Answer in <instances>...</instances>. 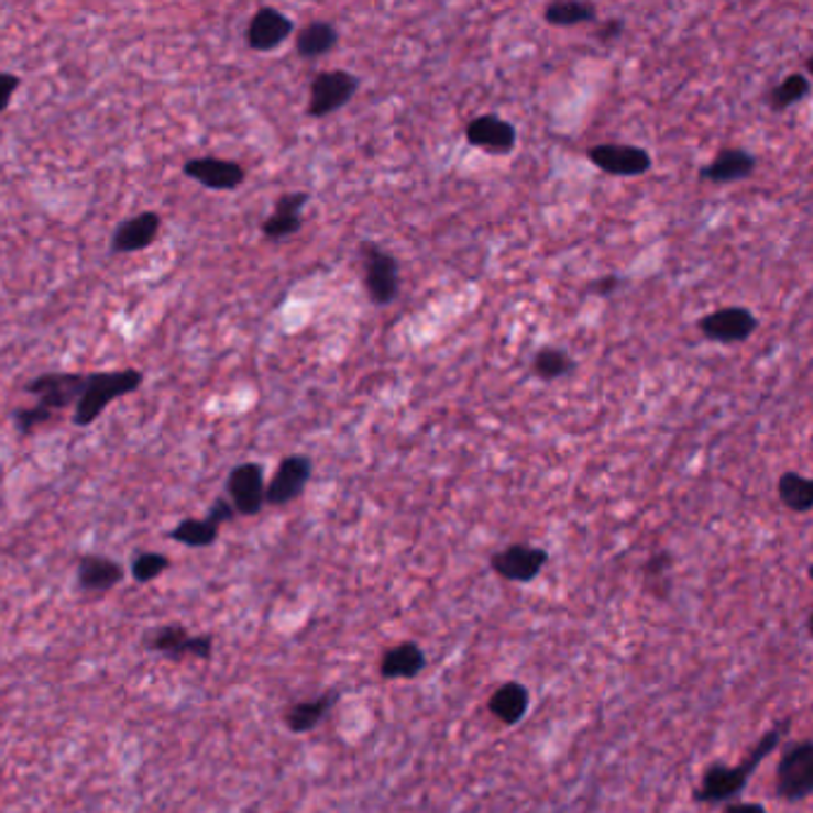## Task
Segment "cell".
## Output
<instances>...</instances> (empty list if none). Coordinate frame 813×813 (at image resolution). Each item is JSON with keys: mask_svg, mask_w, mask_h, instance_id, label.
<instances>
[{"mask_svg": "<svg viewBox=\"0 0 813 813\" xmlns=\"http://www.w3.org/2000/svg\"><path fill=\"white\" fill-rule=\"evenodd\" d=\"M167 537L179 541V545H184V547L206 549V547H212L218 541L220 527L212 525L206 518H201V520H198V518H187V520H182Z\"/></svg>", "mask_w": 813, "mask_h": 813, "instance_id": "cell-26", "label": "cell"}, {"mask_svg": "<svg viewBox=\"0 0 813 813\" xmlns=\"http://www.w3.org/2000/svg\"><path fill=\"white\" fill-rule=\"evenodd\" d=\"M22 87V79L15 73H0V112H6L12 103V96Z\"/></svg>", "mask_w": 813, "mask_h": 813, "instance_id": "cell-31", "label": "cell"}, {"mask_svg": "<svg viewBox=\"0 0 813 813\" xmlns=\"http://www.w3.org/2000/svg\"><path fill=\"white\" fill-rule=\"evenodd\" d=\"M182 173L210 191H234L246 182V169L234 161L201 155L184 163Z\"/></svg>", "mask_w": 813, "mask_h": 813, "instance_id": "cell-13", "label": "cell"}, {"mask_svg": "<svg viewBox=\"0 0 813 813\" xmlns=\"http://www.w3.org/2000/svg\"><path fill=\"white\" fill-rule=\"evenodd\" d=\"M776 792L784 802H804L813 792V745L811 739L794 741L782 751L778 763Z\"/></svg>", "mask_w": 813, "mask_h": 813, "instance_id": "cell-4", "label": "cell"}, {"mask_svg": "<svg viewBox=\"0 0 813 813\" xmlns=\"http://www.w3.org/2000/svg\"><path fill=\"white\" fill-rule=\"evenodd\" d=\"M144 647L149 651H158L173 661H182L184 656H194V659L206 661L212 656L216 641H212V635H189L187 627L182 625H161L146 633Z\"/></svg>", "mask_w": 813, "mask_h": 813, "instance_id": "cell-6", "label": "cell"}, {"mask_svg": "<svg viewBox=\"0 0 813 813\" xmlns=\"http://www.w3.org/2000/svg\"><path fill=\"white\" fill-rule=\"evenodd\" d=\"M294 34V22L277 8L255 10L246 26V46L255 53L277 51Z\"/></svg>", "mask_w": 813, "mask_h": 813, "instance_id": "cell-14", "label": "cell"}, {"mask_svg": "<svg viewBox=\"0 0 813 813\" xmlns=\"http://www.w3.org/2000/svg\"><path fill=\"white\" fill-rule=\"evenodd\" d=\"M573 370H575V361L570 359V353L563 349H556V347L539 349L532 359V373L545 382L561 380L573 373Z\"/></svg>", "mask_w": 813, "mask_h": 813, "instance_id": "cell-27", "label": "cell"}, {"mask_svg": "<svg viewBox=\"0 0 813 813\" xmlns=\"http://www.w3.org/2000/svg\"><path fill=\"white\" fill-rule=\"evenodd\" d=\"M361 263L367 298L375 306H389L398 296V289H402V267H398V261L377 244H363Z\"/></svg>", "mask_w": 813, "mask_h": 813, "instance_id": "cell-3", "label": "cell"}, {"mask_svg": "<svg viewBox=\"0 0 813 813\" xmlns=\"http://www.w3.org/2000/svg\"><path fill=\"white\" fill-rule=\"evenodd\" d=\"M161 216L153 210H144L139 216L118 224V230L110 237L112 253H136L149 249L161 232Z\"/></svg>", "mask_w": 813, "mask_h": 813, "instance_id": "cell-16", "label": "cell"}, {"mask_svg": "<svg viewBox=\"0 0 813 813\" xmlns=\"http://www.w3.org/2000/svg\"><path fill=\"white\" fill-rule=\"evenodd\" d=\"M141 384H144V373L134 367L87 375V384H84V392L75 406L73 422L77 427H89L103 416L112 402H118V398L127 394H134Z\"/></svg>", "mask_w": 813, "mask_h": 813, "instance_id": "cell-2", "label": "cell"}, {"mask_svg": "<svg viewBox=\"0 0 813 813\" xmlns=\"http://www.w3.org/2000/svg\"><path fill=\"white\" fill-rule=\"evenodd\" d=\"M87 384V375L79 373H46L24 384V394L36 398L41 408L51 410L53 416L58 410L77 406L79 396Z\"/></svg>", "mask_w": 813, "mask_h": 813, "instance_id": "cell-7", "label": "cell"}, {"mask_svg": "<svg viewBox=\"0 0 813 813\" xmlns=\"http://www.w3.org/2000/svg\"><path fill=\"white\" fill-rule=\"evenodd\" d=\"M587 158L613 177H639L651 169V155L630 144H598L587 151Z\"/></svg>", "mask_w": 813, "mask_h": 813, "instance_id": "cell-12", "label": "cell"}, {"mask_svg": "<svg viewBox=\"0 0 813 813\" xmlns=\"http://www.w3.org/2000/svg\"><path fill=\"white\" fill-rule=\"evenodd\" d=\"M234 516H237V510H234V506H232L230 502H227V498H224V496H220V498H218V502L210 506V510H208V516H206V520H210L212 525H218V527H222L224 523H230V520H234Z\"/></svg>", "mask_w": 813, "mask_h": 813, "instance_id": "cell-32", "label": "cell"}, {"mask_svg": "<svg viewBox=\"0 0 813 813\" xmlns=\"http://www.w3.org/2000/svg\"><path fill=\"white\" fill-rule=\"evenodd\" d=\"M227 502L239 516H259L265 506V473L259 463H241L227 477Z\"/></svg>", "mask_w": 813, "mask_h": 813, "instance_id": "cell-8", "label": "cell"}, {"mask_svg": "<svg viewBox=\"0 0 813 813\" xmlns=\"http://www.w3.org/2000/svg\"><path fill=\"white\" fill-rule=\"evenodd\" d=\"M169 565H173V563H169V559H167L165 553L144 551V553L134 556V561H132V578L136 582H144L146 584V582L158 580L163 573H167Z\"/></svg>", "mask_w": 813, "mask_h": 813, "instance_id": "cell-29", "label": "cell"}, {"mask_svg": "<svg viewBox=\"0 0 813 813\" xmlns=\"http://www.w3.org/2000/svg\"><path fill=\"white\" fill-rule=\"evenodd\" d=\"M670 565H673V559H670V553L659 551V553H653L651 559L645 563V573L649 578H661Z\"/></svg>", "mask_w": 813, "mask_h": 813, "instance_id": "cell-34", "label": "cell"}, {"mask_svg": "<svg viewBox=\"0 0 813 813\" xmlns=\"http://www.w3.org/2000/svg\"><path fill=\"white\" fill-rule=\"evenodd\" d=\"M547 563H549L547 549L530 545H510L502 551H496L490 559L494 573L508 582H532L535 578H539Z\"/></svg>", "mask_w": 813, "mask_h": 813, "instance_id": "cell-11", "label": "cell"}, {"mask_svg": "<svg viewBox=\"0 0 813 813\" xmlns=\"http://www.w3.org/2000/svg\"><path fill=\"white\" fill-rule=\"evenodd\" d=\"M337 44H339L337 26L332 22H325V20H316V22L306 24L304 30L298 32L296 39H294L296 53L306 61L322 58V55L332 53Z\"/></svg>", "mask_w": 813, "mask_h": 813, "instance_id": "cell-23", "label": "cell"}, {"mask_svg": "<svg viewBox=\"0 0 813 813\" xmlns=\"http://www.w3.org/2000/svg\"><path fill=\"white\" fill-rule=\"evenodd\" d=\"M427 666V656L416 641H402L384 651L380 661V675L387 680H413L418 678Z\"/></svg>", "mask_w": 813, "mask_h": 813, "instance_id": "cell-21", "label": "cell"}, {"mask_svg": "<svg viewBox=\"0 0 813 813\" xmlns=\"http://www.w3.org/2000/svg\"><path fill=\"white\" fill-rule=\"evenodd\" d=\"M51 418H53V413L46 410V408H41L39 404L24 406V408H18L15 413H12V420H15L18 432H22V435H32L36 427L48 422Z\"/></svg>", "mask_w": 813, "mask_h": 813, "instance_id": "cell-30", "label": "cell"}, {"mask_svg": "<svg viewBox=\"0 0 813 813\" xmlns=\"http://www.w3.org/2000/svg\"><path fill=\"white\" fill-rule=\"evenodd\" d=\"M780 502L794 513H809L813 508V484L799 473H782L778 480Z\"/></svg>", "mask_w": 813, "mask_h": 813, "instance_id": "cell-24", "label": "cell"}, {"mask_svg": "<svg viewBox=\"0 0 813 813\" xmlns=\"http://www.w3.org/2000/svg\"><path fill=\"white\" fill-rule=\"evenodd\" d=\"M618 289H620V277L618 275H606V277H598V279L590 282L587 289H584V292L592 294V296H611V294H616Z\"/></svg>", "mask_w": 813, "mask_h": 813, "instance_id": "cell-33", "label": "cell"}, {"mask_svg": "<svg viewBox=\"0 0 813 813\" xmlns=\"http://www.w3.org/2000/svg\"><path fill=\"white\" fill-rule=\"evenodd\" d=\"M359 89H361L359 77L347 73V69H325V73H318L310 81L308 116L310 118L332 116V112L349 106Z\"/></svg>", "mask_w": 813, "mask_h": 813, "instance_id": "cell-5", "label": "cell"}, {"mask_svg": "<svg viewBox=\"0 0 813 813\" xmlns=\"http://www.w3.org/2000/svg\"><path fill=\"white\" fill-rule=\"evenodd\" d=\"M465 141L470 146L490 151L494 155H506L518 144L516 127L498 116H480L465 127Z\"/></svg>", "mask_w": 813, "mask_h": 813, "instance_id": "cell-15", "label": "cell"}, {"mask_svg": "<svg viewBox=\"0 0 813 813\" xmlns=\"http://www.w3.org/2000/svg\"><path fill=\"white\" fill-rule=\"evenodd\" d=\"M623 30H625V22L620 18H611L608 22H604L602 26H598L596 39L602 41V44H611L613 39H618L623 34Z\"/></svg>", "mask_w": 813, "mask_h": 813, "instance_id": "cell-35", "label": "cell"}, {"mask_svg": "<svg viewBox=\"0 0 813 813\" xmlns=\"http://www.w3.org/2000/svg\"><path fill=\"white\" fill-rule=\"evenodd\" d=\"M308 201H310V196L306 191L282 194L275 201L273 216L265 218L261 224L263 237L270 241H282L287 237H294L304 227L301 210Z\"/></svg>", "mask_w": 813, "mask_h": 813, "instance_id": "cell-17", "label": "cell"}, {"mask_svg": "<svg viewBox=\"0 0 813 813\" xmlns=\"http://www.w3.org/2000/svg\"><path fill=\"white\" fill-rule=\"evenodd\" d=\"M788 730H790V718L776 723L739 766L711 763L704 770L699 788L694 790V802L723 804V802H730V799L739 796L741 792H745L749 778L756 773V768L768 759V754H773L778 749V745L782 741V737L788 735Z\"/></svg>", "mask_w": 813, "mask_h": 813, "instance_id": "cell-1", "label": "cell"}, {"mask_svg": "<svg viewBox=\"0 0 813 813\" xmlns=\"http://www.w3.org/2000/svg\"><path fill=\"white\" fill-rule=\"evenodd\" d=\"M596 20V8L584 0H556L545 8V22L551 26H578Z\"/></svg>", "mask_w": 813, "mask_h": 813, "instance_id": "cell-25", "label": "cell"}, {"mask_svg": "<svg viewBox=\"0 0 813 813\" xmlns=\"http://www.w3.org/2000/svg\"><path fill=\"white\" fill-rule=\"evenodd\" d=\"M312 475V463L308 455L294 453L282 459L273 480L265 484V504L267 506H287L296 502L308 487Z\"/></svg>", "mask_w": 813, "mask_h": 813, "instance_id": "cell-9", "label": "cell"}, {"mask_svg": "<svg viewBox=\"0 0 813 813\" xmlns=\"http://www.w3.org/2000/svg\"><path fill=\"white\" fill-rule=\"evenodd\" d=\"M809 94H811L809 77L794 73L784 77L778 87L768 94V106L776 112H782L796 103H802Z\"/></svg>", "mask_w": 813, "mask_h": 813, "instance_id": "cell-28", "label": "cell"}, {"mask_svg": "<svg viewBox=\"0 0 813 813\" xmlns=\"http://www.w3.org/2000/svg\"><path fill=\"white\" fill-rule=\"evenodd\" d=\"M756 158L745 149H723L706 167L699 169V177L713 184H730L754 175Z\"/></svg>", "mask_w": 813, "mask_h": 813, "instance_id": "cell-19", "label": "cell"}, {"mask_svg": "<svg viewBox=\"0 0 813 813\" xmlns=\"http://www.w3.org/2000/svg\"><path fill=\"white\" fill-rule=\"evenodd\" d=\"M487 708L492 716L496 721H502L504 725H518L525 718L527 708H530V692H527L523 682L516 680L504 682L502 688L490 696Z\"/></svg>", "mask_w": 813, "mask_h": 813, "instance_id": "cell-22", "label": "cell"}, {"mask_svg": "<svg viewBox=\"0 0 813 813\" xmlns=\"http://www.w3.org/2000/svg\"><path fill=\"white\" fill-rule=\"evenodd\" d=\"M696 327L708 341H718V344H741V341H747L756 332L759 320H756L751 310L730 306L708 312L706 318L696 322Z\"/></svg>", "mask_w": 813, "mask_h": 813, "instance_id": "cell-10", "label": "cell"}, {"mask_svg": "<svg viewBox=\"0 0 813 813\" xmlns=\"http://www.w3.org/2000/svg\"><path fill=\"white\" fill-rule=\"evenodd\" d=\"M339 702V692L330 690L320 696L312 699H304V702L292 704L287 711H284V725L289 727L294 735H306L330 716V711L337 706Z\"/></svg>", "mask_w": 813, "mask_h": 813, "instance_id": "cell-20", "label": "cell"}, {"mask_svg": "<svg viewBox=\"0 0 813 813\" xmlns=\"http://www.w3.org/2000/svg\"><path fill=\"white\" fill-rule=\"evenodd\" d=\"M122 580H124L122 563L108 559V556L87 553L79 559L77 582L84 592L103 594V592L116 590Z\"/></svg>", "mask_w": 813, "mask_h": 813, "instance_id": "cell-18", "label": "cell"}, {"mask_svg": "<svg viewBox=\"0 0 813 813\" xmlns=\"http://www.w3.org/2000/svg\"><path fill=\"white\" fill-rule=\"evenodd\" d=\"M723 813H768L763 804L756 802H737V804H727L723 809Z\"/></svg>", "mask_w": 813, "mask_h": 813, "instance_id": "cell-36", "label": "cell"}]
</instances>
